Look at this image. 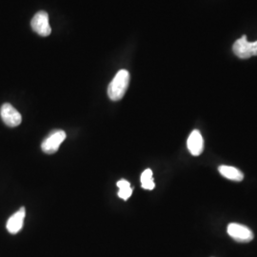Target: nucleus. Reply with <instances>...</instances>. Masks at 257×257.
I'll use <instances>...</instances> for the list:
<instances>
[{
  "instance_id": "obj_6",
  "label": "nucleus",
  "mask_w": 257,
  "mask_h": 257,
  "mask_svg": "<svg viewBox=\"0 0 257 257\" xmlns=\"http://www.w3.org/2000/svg\"><path fill=\"white\" fill-rule=\"evenodd\" d=\"M0 115L3 122L11 128L18 127L22 121V116L19 110H16V108L9 103L2 105L0 109Z\"/></svg>"
},
{
  "instance_id": "obj_5",
  "label": "nucleus",
  "mask_w": 257,
  "mask_h": 257,
  "mask_svg": "<svg viewBox=\"0 0 257 257\" xmlns=\"http://www.w3.org/2000/svg\"><path fill=\"white\" fill-rule=\"evenodd\" d=\"M66 133L64 131L58 130L53 132L48 138L42 142L41 144V149L42 151L48 154V155H53L58 151L60 145L63 143L66 139Z\"/></svg>"
},
{
  "instance_id": "obj_7",
  "label": "nucleus",
  "mask_w": 257,
  "mask_h": 257,
  "mask_svg": "<svg viewBox=\"0 0 257 257\" xmlns=\"http://www.w3.org/2000/svg\"><path fill=\"white\" fill-rule=\"evenodd\" d=\"M187 147L193 156H200L204 150V140L202 135L198 130H193L188 138Z\"/></svg>"
},
{
  "instance_id": "obj_3",
  "label": "nucleus",
  "mask_w": 257,
  "mask_h": 257,
  "mask_svg": "<svg viewBox=\"0 0 257 257\" xmlns=\"http://www.w3.org/2000/svg\"><path fill=\"white\" fill-rule=\"evenodd\" d=\"M227 231L231 238L239 243H248L254 237L253 232L249 228L238 223L229 224Z\"/></svg>"
},
{
  "instance_id": "obj_10",
  "label": "nucleus",
  "mask_w": 257,
  "mask_h": 257,
  "mask_svg": "<svg viewBox=\"0 0 257 257\" xmlns=\"http://www.w3.org/2000/svg\"><path fill=\"white\" fill-rule=\"evenodd\" d=\"M140 180H141V186H142L143 189L149 190V191H152V190L155 189L156 184L154 181L153 172H152L151 169H147L142 173Z\"/></svg>"
},
{
  "instance_id": "obj_1",
  "label": "nucleus",
  "mask_w": 257,
  "mask_h": 257,
  "mask_svg": "<svg viewBox=\"0 0 257 257\" xmlns=\"http://www.w3.org/2000/svg\"><path fill=\"white\" fill-rule=\"evenodd\" d=\"M130 83V74L127 70H120L108 87V95L110 100L118 101L123 98Z\"/></svg>"
},
{
  "instance_id": "obj_11",
  "label": "nucleus",
  "mask_w": 257,
  "mask_h": 257,
  "mask_svg": "<svg viewBox=\"0 0 257 257\" xmlns=\"http://www.w3.org/2000/svg\"><path fill=\"white\" fill-rule=\"evenodd\" d=\"M117 187L119 188V192H118V196L120 198H122L123 200H127L131 195L133 194V189L131 187V184L127 180L122 179L117 182Z\"/></svg>"
},
{
  "instance_id": "obj_8",
  "label": "nucleus",
  "mask_w": 257,
  "mask_h": 257,
  "mask_svg": "<svg viewBox=\"0 0 257 257\" xmlns=\"http://www.w3.org/2000/svg\"><path fill=\"white\" fill-rule=\"evenodd\" d=\"M25 215H26V211L25 208H21L20 210L17 211L16 213H14L8 221H7V225L6 228L12 234H16L19 232L21 229L23 228V224H24V219H25Z\"/></svg>"
},
{
  "instance_id": "obj_2",
  "label": "nucleus",
  "mask_w": 257,
  "mask_h": 257,
  "mask_svg": "<svg viewBox=\"0 0 257 257\" xmlns=\"http://www.w3.org/2000/svg\"><path fill=\"white\" fill-rule=\"evenodd\" d=\"M232 51L234 55L241 59H248L251 56H256L257 41L249 42L247 40V37L243 36L234 42Z\"/></svg>"
},
{
  "instance_id": "obj_9",
  "label": "nucleus",
  "mask_w": 257,
  "mask_h": 257,
  "mask_svg": "<svg viewBox=\"0 0 257 257\" xmlns=\"http://www.w3.org/2000/svg\"><path fill=\"white\" fill-rule=\"evenodd\" d=\"M218 171L221 175H223L225 178L230 179L232 181L240 182L244 179V175L238 169L231 167V166L222 165L218 168Z\"/></svg>"
},
{
  "instance_id": "obj_4",
  "label": "nucleus",
  "mask_w": 257,
  "mask_h": 257,
  "mask_svg": "<svg viewBox=\"0 0 257 257\" xmlns=\"http://www.w3.org/2000/svg\"><path fill=\"white\" fill-rule=\"evenodd\" d=\"M31 26L40 37H48L52 33V28L49 23V16L46 12L40 11L35 15L31 21Z\"/></svg>"
}]
</instances>
